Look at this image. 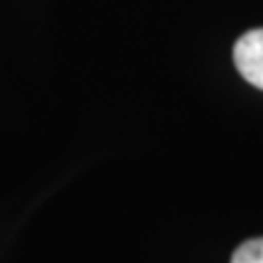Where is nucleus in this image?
<instances>
[{"label": "nucleus", "instance_id": "nucleus-1", "mask_svg": "<svg viewBox=\"0 0 263 263\" xmlns=\"http://www.w3.org/2000/svg\"><path fill=\"white\" fill-rule=\"evenodd\" d=\"M234 64L246 83L263 90V27L249 29L246 34L236 39Z\"/></svg>", "mask_w": 263, "mask_h": 263}, {"label": "nucleus", "instance_id": "nucleus-2", "mask_svg": "<svg viewBox=\"0 0 263 263\" xmlns=\"http://www.w3.org/2000/svg\"><path fill=\"white\" fill-rule=\"evenodd\" d=\"M232 263H263V236L244 241L232 256Z\"/></svg>", "mask_w": 263, "mask_h": 263}]
</instances>
